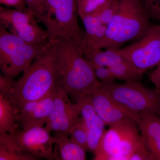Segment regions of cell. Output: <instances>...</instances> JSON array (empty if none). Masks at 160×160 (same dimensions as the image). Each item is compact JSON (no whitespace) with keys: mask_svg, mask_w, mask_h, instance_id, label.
<instances>
[{"mask_svg":"<svg viewBox=\"0 0 160 160\" xmlns=\"http://www.w3.org/2000/svg\"><path fill=\"white\" fill-rule=\"evenodd\" d=\"M78 15V0H43L42 11L38 20L46 26L50 44L70 40L84 55L87 41L85 32L79 25Z\"/></svg>","mask_w":160,"mask_h":160,"instance_id":"277c9868","label":"cell"},{"mask_svg":"<svg viewBox=\"0 0 160 160\" xmlns=\"http://www.w3.org/2000/svg\"><path fill=\"white\" fill-rule=\"evenodd\" d=\"M58 78L55 46L49 44L4 94L17 113L26 103L45 97L55 88Z\"/></svg>","mask_w":160,"mask_h":160,"instance_id":"6da1fadb","label":"cell"},{"mask_svg":"<svg viewBox=\"0 0 160 160\" xmlns=\"http://www.w3.org/2000/svg\"><path fill=\"white\" fill-rule=\"evenodd\" d=\"M96 75L103 85L114 82L116 79L111 70L107 67H99L95 69Z\"/></svg>","mask_w":160,"mask_h":160,"instance_id":"484cf974","label":"cell"},{"mask_svg":"<svg viewBox=\"0 0 160 160\" xmlns=\"http://www.w3.org/2000/svg\"><path fill=\"white\" fill-rule=\"evenodd\" d=\"M42 2H43V0H42Z\"/></svg>","mask_w":160,"mask_h":160,"instance_id":"d6a6232c","label":"cell"},{"mask_svg":"<svg viewBox=\"0 0 160 160\" xmlns=\"http://www.w3.org/2000/svg\"><path fill=\"white\" fill-rule=\"evenodd\" d=\"M54 94L55 88L43 98L29 102L23 106L17 116L18 124L21 129L43 127L46 125L53 106Z\"/></svg>","mask_w":160,"mask_h":160,"instance_id":"4fadbf2b","label":"cell"},{"mask_svg":"<svg viewBox=\"0 0 160 160\" xmlns=\"http://www.w3.org/2000/svg\"><path fill=\"white\" fill-rule=\"evenodd\" d=\"M17 116L9 100L0 93V133L12 134L19 130Z\"/></svg>","mask_w":160,"mask_h":160,"instance_id":"ac0fdd59","label":"cell"},{"mask_svg":"<svg viewBox=\"0 0 160 160\" xmlns=\"http://www.w3.org/2000/svg\"><path fill=\"white\" fill-rule=\"evenodd\" d=\"M69 95L57 82L55 87L53 105L46 124V128L51 132L69 135V132L81 114L82 104L72 102Z\"/></svg>","mask_w":160,"mask_h":160,"instance_id":"30bf717a","label":"cell"},{"mask_svg":"<svg viewBox=\"0 0 160 160\" xmlns=\"http://www.w3.org/2000/svg\"><path fill=\"white\" fill-rule=\"evenodd\" d=\"M84 56L94 70L99 67H109L124 59L114 49H111L104 51L99 49H92L86 52Z\"/></svg>","mask_w":160,"mask_h":160,"instance_id":"ffe728a7","label":"cell"},{"mask_svg":"<svg viewBox=\"0 0 160 160\" xmlns=\"http://www.w3.org/2000/svg\"><path fill=\"white\" fill-rule=\"evenodd\" d=\"M81 18L85 26L87 41V49L85 54L87 52L94 49L106 34L107 26L101 22L97 14L88 15Z\"/></svg>","mask_w":160,"mask_h":160,"instance_id":"e0dca14e","label":"cell"},{"mask_svg":"<svg viewBox=\"0 0 160 160\" xmlns=\"http://www.w3.org/2000/svg\"><path fill=\"white\" fill-rule=\"evenodd\" d=\"M50 133L46 127H35L26 130H18L8 134L12 142L21 150L41 159L57 160Z\"/></svg>","mask_w":160,"mask_h":160,"instance_id":"8fae6325","label":"cell"},{"mask_svg":"<svg viewBox=\"0 0 160 160\" xmlns=\"http://www.w3.org/2000/svg\"><path fill=\"white\" fill-rule=\"evenodd\" d=\"M134 120L126 119L105 131L94 153V160H129L132 153L143 143Z\"/></svg>","mask_w":160,"mask_h":160,"instance_id":"8992f818","label":"cell"},{"mask_svg":"<svg viewBox=\"0 0 160 160\" xmlns=\"http://www.w3.org/2000/svg\"><path fill=\"white\" fill-rule=\"evenodd\" d=\"M88 97L95 110L106 125L111 126L126 119H131L137 123L138 117L112 98L102 84L92 92Z\"/></svg>","mask_w":160,"mask_h":160,"instance_id":"7c38bea8","label":"cell"},{"mask_svg":"<svg viewBox=\"0 0 160 160\" xmlns=\"http://www.w3.org/2000/svg\"><path fill=\"white\" fill-rule=\"evenodd\" d=\"M150 18L142 0H118L117 11L95 49H118L141 38L151 26Z\"/></svg>","mask_w":160,"mask_h":160,"instance_id":"3957f363","label":"cell"},{"mask_svg":"<svg viewBox=\"0 0 160 160\" xmlns=\"http://www.w3.org/2000/svg\"><path fill=\"white\" fill-rule=\"evenodd\" d=\"M142 1L145 6V8H146L151 3L152 0H142Z\"/></svg>","mask_w":160,"mask_h":160,"instance_id":"4dcf8cb0","label":"cell"},{"mask_svg":"<svg viewBox=\"0 0 160 160\" xmlns=\"http://www.w3.org/2000/svg\"><path fill=\"white\" fill-rule=\"evenodd\" d=\"M114 49L138 69L146 71L156 66L160 62V24L152 25L138 42Z\"/></svg>","mask_w":160,"mask_h":160,"instance_id":"9c48e42d","label":"cell"},{"mask_svg":"<svg viewBox=\"0 0 160 160\" xmlns=\"http://www.w3.org/2000/svg\"><path fill=\"white\" fill-rule=\"evenodd\" d=\"M70 139L79 146L88 151V133L85 121L82 117L78 119L69 132Z\"/></svg>","mask_w":160,"mask_h":160,"instance_id":"7402d4cb","label":"cell"},{"mask_svg":"<svg viewBox=\"0 0 160 160\" xmlns=\"http://www.w3.org/2000/svg\"><path fill=\"white\" fill-rule=\"evenodd\" d=\"M81 114L88 133V151L94 153L105 132V123L99 116L89 97L81 100Z\"/></svg>","mask_w":160,"mask_h":160,"instance_id":"5bb4252c","label":"cell"},{"mask_svg":"<svg viewBox=\"0 0 160 160\" xmlns=\"http://www.w3.org/2000/svg\"><path fill=\"white\" fill-rule=\"evenodd\" d=\"M41 158L23 151L12 142L7 133H0V160H36Z\"/></svg>","mask_w":160,"mask_h":160,"instance_id":"d6986e66","label":"cell"},{"mask_svg":"<svg viewBox=\"0 0 160 160\" xmlns=\"http://www.w3.org/2000/svg\"><path fill=\"white\" fill-rule=\"evenodd\" d=\"M69 137L62 133H55L52 137V142L58 148L61 160H86V150L72 142Z\"/></svg>","mask_w":160,"mask_h":160,"instance_id":"9a60e30c","label":"cell"},{"mask_svg":"<svg viewBox=\"0 0 160 160\" xmlns=\"http://www.w3.org/2000/svg\"><path fill=\"white\" fill-rule=\"evenodd\" d=\"M52 44L56 52L58 82L75 103L88 97L102 85L93 67L72 41L61 40Z\"/></svg>","mask_w":160,"mask_h":160,"instance_id":"7a4b0ae2","label":"cell"},{"mask_svg":"<svg viewBox=\"0 0 160 160\" xmlns=\"http://www.w3.org/2000/svg\"><path fill=\"white\" fill-rule=\"evenodd\" d=\"M148 76L150 81L154 84L155 89L160 90V62L156 69L150 72Z\"/></svg>","mask_w":160,"mask_h":160,"instance_id":"f1b7e54d","label":"cell"},{"mask_svg":"<svg viewBox=\"0 0 160 160\" xmlns=\"http://www.w3.org/2000/svg\"><path fill=\"white\" fill-rule=\"evenodd\" d=\"M146 147L160 140V118L152 113L141 115L137 122Z\"/></svg>","mask_w":160,"mask_h":160,"instance_id":"2e32d148","label":"cell"},{"mask_svg":"<svg viewBox=\"0 0 160 160\" xmlns=\"http://www.w3.org/2000/svg\"><path fill=\"white\" fill-rule=\"evenodd\" d=\"M102 85L112 98L139 118L146 113L156 115L160 90H149L138 81Z\"/></svg>","mask_w":160,"mask_h":160,"instance_id":"52a82bcc","label":"cell"},{"mask_svg":"<svg viewBox=\"0 0 160 160\" xmlns=\"http://www.w3.org/2000/svg\"><path fill=\"white\" fill-rule=\"evenodd\" d=\"M27 8L34 13L38 19L42 13L43 9L42 0H25Z\"/></svg>","mask_w":160,"mask_h":160,"instance_id":"83f0119b","label":"cell"},{"mask_svg":"<svg viewBox=\"0 0 160 160\" xmlns=\"http://www.w3.org/2000/svg\"><path fill=\"white\" fill-rule=\"evenodd\" d=\"M118 0H111L102 10L96 13L100 21L107 26L117 11Z\"/></svg>","mask_w":160,"mask_h":160,"instance_id":"cb8c5ba5","label":"cell"},{"mask_svg":"<svg viewBox=\"0 0 160 160\" xmlns=\"http://www.w3.org/2000/svg\"><path fill=\"white\" fill-rule=\"evenodd\" d=\"M50 44H32L9 32L0 24V69L2 75L13 80L24 72Z\"/></svg>","mask_w":160,"mask_h":160,"instance_id":"5b68a950","label":"cell"},{"mask_svg":"<svg viewBox=\"0 0 160 160\" xmlns=\"http://www.w3.org/2000/svg\"><path fill=\"white\" fill-rule=\"evenodd\" d=\"M129 160H156V159L143 143L132 153Z\"/></svg>","mask_w":160,"mask_h":160,"instance_id":"d4e9b609","label":"cell"},{"mask_svg":"<svg viewBox=\"0 0 160 160\" xmlns=\"http://www.w3.org/2000/svg\"><path fill=\"white\" fill-rule=\"evenodd\" d=\"M108 68L111 70L116 78L126 82L138 81L146 72L138 69L124 58Z\"/></svg>","mask_w":160,"mask_h":160,"instance_id":"44dd1931","label":"cell"},{"mask_svg":"<svg viewBox=\"0 0 160 160\" xmlns=\"http://www.w3.org/2000/svg\"><path fill=\"white\" fill-rule=\"evenodd\" d=\"M159 90L160 91V90ZM156 115L160 118V95L158 103L157 111Z\"/></svg>","mask_w":160,"mask_h":160,"instance_id":"1f68e13d","label":"cell"},{"mask_svg":"<svg viewBox=\"0 0 160 160\" xmlns=\"http://www.w3.org/2000/svg\"><path fill=\"white\" fill-rule=\"evenodd\" d=\"M111 0H78V9L80 18L96 14Z\"/></svg>","mask_w":160,"mask_h":160,"instance_id":"603a6c76","label":"cell"},{"mask_svg":"<svg viewBox=\"0 0 160 160\" xmlns=\"http://www.w3.org/2000/svg\"><path fill=\"white\" fill-rule=\"evenodd\" d=\"M1 4L7 6L14 7L15 9L24 10L26 9L25 0H0Z\"/></svg>","mask_w":160,"mask_h":160,"instance_id":"f546056e","label":"cell"},{"mask_svg":"<svg viewBox=\"0 0 160 160\" xmlns=\"http://www.w3.org/2000/svg\"><path fill=\"white\" fill-rule=\"evenodd\" d=\"M38 20L28 8L24 10L1 7L0 24L12 34L32 44L48 42L47 30L38 24Z\"/></svg>","mask_w":160,"mask_h":160,"instance_id":"ba28073f","label":"cell"},{"mask_svg":"<svg viewBox=\"0 0 160 160\" xmlns=\"http://www.w3.org/2000/svg\"><path fill=\"white\" fill-rule=\"evenodd\" d=\"M146 9L150 18L157 20L160 24V0H152Z\"/></svg>","mask_w":160,"mask_h":160,"instance_id":"4316f807","label":"cell"}]
</instances>
